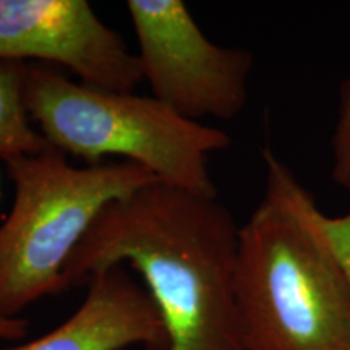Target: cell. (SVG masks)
Returning <instances> with one entry per match:
<instances>
[{
    "instance_id": "obj_4",
    "label": "cell",
    "mask_w": 350,
    "mask_h": 350,
    "mask_svg": "<svg viewBox=\"0 0 350 350\" xmlns=\"http://www.w3.org/2000/svg\"><path fill=\"white\" fill-rule=\"evenodd\" d=\"M5 165L15 188L12 211L0 224V317L5 318H20L38 300L67 291L65 266L103 209L159 182L129 161L75 167L49 144Z\"/></svg>"
},
{
    "instance_id": "obj_11",
    "label": "cell",
    "mask_w": 350,
    "mask_h": 350,
    "mask_svg": "<svg viewBox=\"0 0 350 350\" xmlns=\"http://www.w3.org/2000/svg\"><path fill=\"white\" fill-rule=\"evenodd\" d=\"M28 334V321L25 318L0 317V340L16 342Z\"/></svg>"
},
{
    "instance_id": "obj_7",
    "label": "cell",
    "mask_w": 350,
    "mask_h": 350,
    "mask_svg": "<svg viewBox=\"0 0 350 350\" xmlns=\"http://www.w3.org/2000/svg\"><path fill=\"white\" fill-rule=\"evenodd\" d=\"M88 294L75 313L41 338L0 350H167L164 323L148 291L124 266L88 279Z\"/></svg>"
},
{
    "instance_id": "obj_6",
    "label": "cell",
    "mask_w": 350,
    "mask_h": 350,
    "mask_svg": "<svg viewBox=\"0 0 350 350\" xmlns=\"http://www.w3.org/2000/svg\"><path fill=\"white\" fill-rule=\"evenodd\" d=\"M0 60L62 65L81 83L133 93L142 64L86 0H0Z\"/></svg>"
},
{
    "instance_id": "obj_3",
    "label": "cell",
    "mask_w": 350,
    "mask_h": 350,
    "mask_svg": "<svg viewBox=\"0 0 350 350\" xmlns=\"http://www.w3.org/2000/svg\"><path fill=\"white\" fill-rule=\"evenodd\" d=\"M25 103L39 133L55 150L103 164L122 156L159 182L217 198L209 154L230 146L224 130L187 119L159 99L72 81L55 67L28 64Z\"/></svg>"
},
{
    "instance_id": "obj_9",
    "label": "cell",
    "mask_w": 350,
    "mask_h": 350,
    "mask_svg": "<svg viewBox=\"0 0 350 350\" xmlns=\"http://www.w3.org/2000/svg\"><path fill=\"white\" fill-rule=\"evenodd\" d=\"M332 180L350 190V78L342 88L339 117L332 135Z\"/></svg>"
},
{
    "instance_id": "obj_5",
    "label": "cell",
    "mask_w": 350,
    "mask_h": 350,
    "mask_svg": "<svg viewBox=\"0 0 350 350\" xmlns=\"http://www.w3.org/2000/svg\"><path fill=\"white\" fill-rule=\"evenodd\" d=\"M152 98L187 119H232L247 103L253 55L209 41L182 0H129Z\"/></svg>"
},
{
    "instance_id": "obj_10",
    "label": "cell",
    "mask_w": 350,
    "mask_h": 350,
    "mask_svg": "<svg viewBox=\"0 0 350 350\" xmlns=\"http://www.w3.org/2000/svg\"><path fill=\"white\" fill-rule=\"evenodd\" d=\"M317 222L350 282V213L331 217L317 209Z\"/></svg>"
},
{
    "instance_id": "obj_2",
    "label": "cell",
    "mask_w": 350,
    "mask_h": 350,
    "mask_svg": "<svg viewBox=\"0 0 350 350\" xmlns=\"http://www.w3.org/2000/svg\"><path fill=\"white\" fill-rule=\"evenodd\" d=\"M266 190L239 229L235 297L248 350H350V282L317 203L262 150Z\"/></svg>"
},
{
    "instance_id": "obj_8",
    "label": "cell",
    "mask_w": 350,
    "mask_h": 350,
    "mask_svg": "<svg viewBox=\"0 0 350 350\" xmlns=\"http://www.w3.org/2000/svg\"><path fill=\"white\" fill-rule=\"evenodd\" d=\"M28 64L0 60V161L38 154L47 142L31 124L25 103Z\"/></svg>"
},
{
    "instance_id": "obj_1",
    "label": "cell",
    "mask_w": 350,
    "mask_h": 350,
    "mask_svg": "<svg viewBox=\"0 0 350 350\" xmlns=\"http://www.w3.org/2000/svg\"><path fill=\"white\" fill-rule=\"evenodd\" d=\"M239 229L217 198L154 182L103 209L65 266V286L129 262L161 314L167 350H248L234 284Z\"/></svg>"
}]
</instances>
